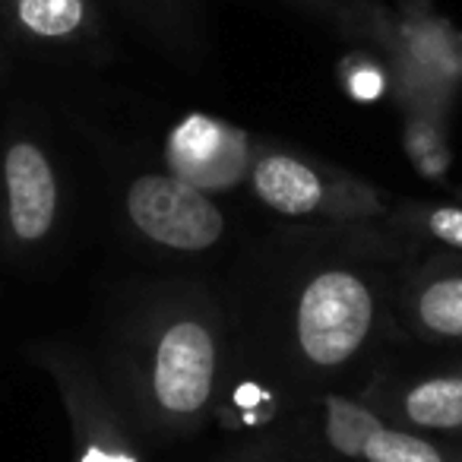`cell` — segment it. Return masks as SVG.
Wrapping results in <instances>:
<instances>
[{"instance_id":"6da1fadb","label":"cell","mask_w":462,"mask_h":462,"mask_svg":"<svg viewBox=\"0 0 462 462\" xmlns=\"http://www.w3.org/2000/svg\"><path fill=\"white\" fill-rule=\"evenodd\" d=\"M225 323L199 289L146 291L124 310L108 352L111 390L140 437L184 440L216 405Z\"/></svg>"},{"instance_id":"7a4b0ae2","label":"cell","mask_w":462,"mask_h":462,"mask_svg":"<svg viewBox=\"0 0 462 462\" xmlns=\"http://www.w3.org/2000/svg\"><path fill=\"white\" fill-rule=\"evenodd\" d=\"M386 279L358 257L314 263L291 289L285 310L289 355L310 377H336L361 365L386 323Z\"/></svg>"},{"instance_id":"3957f363","label":"cell","mask_w":462,"mask_h":462,"mask_svg":"<svg viewBox=\"0 0 462 462\" xmlns=\"http://www.w3.org/2000/svg\"><path fill=\"white\" fill-rule=\"evenodd\" d=\"M32 361L54 380L64 402L73 462H143L140 430L89 355L67 342H39Z\"/></svg>"},{"instance_id":"277c9868","label":"cell","mask_w":462,"mask_h":462,"mask_svg":"<svg viewBox=\"0 0 462 462\" xmlns=\"http://www.w3.org/2000/svg\"><path fill=\"white\" fill-rule=\"evenodd\" d=\"M254 197L266 209L289 218H333V222H367L386 216V193L352 174L320 168L285 149L254 152L247 171Z\"/></svg>"},{"instance_id":"5b68a950","label":"cell","mask_w":462,"mask_h":462,"mask_svg":"<svg viewBox=\"0 0 462 462\" xmlns=\"http://www.w3.org/2000/svg\"><path fill=\"white\" fill-rule=\"evenodd\" d=\"M124 216L143 241L171 254H203L225 238L218 203L171 171H143L127 184Z\"/></svg>"},{"instance_id":"8992f818","label":"cell","mask_w":462,"mask_h":462,"mask_svg":"<svg viewBox=\"0 0 462 462\" xmlns=\"http://www.w3.org/2000/svg\"><path fill=\"white\" fill-rule=\"evenodd\" d=\"M0 39L42 60L105 64L111 58L105 0H0Z\"/></svg>"},{"instance_id":"52a82bcc","label":"cell","mask_w":462,"mask_h":462,"mask_svg":"<svg viewBox=\"0 0 462 462\" xmlns=\"http://www.w3.org/2000/svg\"><path fill=\"white\" fill-rule=\"evenodd\" d=\"M60 174L35 136L0 146V238L10 251H35L58 231Z\"/></svg>"},{"instance_id":"ba28073f","label":"cell","mask_w":462,"mask_h":462,"mask_svg":"<svg viewBox=\"0 0 462 462\" xmlns=\"http://www.w3.org/2000/svg\"><path fill=\"white\" fill-rule=\"evenodd\" d=\"M165 162L168 171L187 184L199 190H218L247 178L254 152L245 130L218 117L190 115L168 134Z\"/></svg>"},{"instance_id":"9c48e42d","label":"cell","mask_w":462,"mask_h":462,"mask_svg":"<svg viewBox=\"0 0 462 462\" xmlns=\"http://www.w3.org/2000/svg\"><path fill=\"white\" fill-rule=\"evenodd\" d=\"M396 308L409 333L421 342H437V346L462 342V266L447 260L424 263L402 282Z\"/></svg>"},{"instance_id":"30bf717a","label":"cell","mask_w":462,"mask_h":462,"mask_svg":"<svg viewBox=\"0 0 462 462\" xmlns=\"http://www.w3.org/2000/svg\"><path fill=\"white\" fill-rule=\"evenodd\" d=\"M111 4L149 45L165 51L178 64L203 60L197 0H111Z\"/></svg>"},{"instance_id":"8fae6325","label":"cell","mask_w":462,"mask_h":462,"mask_svg":"<svg viewBox=\"0 0 462 462\" xmlns=\"http://www.w3.org/2000/svg\"><path fill=\"white\" fill-rule=\"evenodd\" d=\"M396 415L411 430L459 434L462 430V371L430 374L409 383L396 399Z\"/></svg>"},{"instance_id":"7c38bea8","label":"cell","mask_w":462,"mask_h":462,"mask_svg":"<svg viewBox=\"0 0 462 462\" xmlns=\"http://www.w3.org/2000/svg\"><path fill=\"white\" fill-rule=\"evenodd\" d=\"M298 7L310 10L336 32L355 42H374L383 51L396 54L402 42V26L393 20L390 10L380 0H291Z\"/></svg>"},{"instance_id":"4fadbf2b","label":"cell","mask_w":462,"mask_h":462,"mask_svg":"<svg viewBox=\"0 0 462 462\" xmlns=\"http://www.w3.org/2000/svg\"><path fill=\"white\" fill-rule=\"evenodd\" d=\"M320 415H323V440L329 443L336 456L342 459H361V449H365L367 437L374 434L377 428H383L386 418L377 415L371 405L358 402V399L348 396H323L320 399Z\"/></svg>"},{"instance_id":"5bb4252c","label":"cell","mask_w":462,"mask_h":462,"mask_svg":"<svg viewBox=\"0 0 462 462\" xmlns=\"http://www.w3.org/2000/svg\"><path fill=\"white\" fill-rule=\"evenodd\" d=\"M358 462H462V449L443 447L415 430L386 421L367 437Z\"/></svg>"},{"instance_id":"9a60e30c","label":"cell","mask_w":462,"mask_h":462,"mask_svg":"<svg viewBox=\"0 0 462 462\" xmlns=\"http://www.w3.org/2000/svg\"><path fill=\"white\" fill-rule=\"evenodd\" d=\"M399 222L409 225V231L437 241L447 251L462 254V206L459 203H437V206H415V209L399 212Z\"/></svg>"},{"instance_id":"2e32d148","label":"cell","mask_w":462,"mask_h":462,"mask_svg":"<svg viewBox=\"0 0 462 462\" xmlns=\"http://www.w3.org/2000/svg\"><path fill=\"white\" fill-rule=\"evenodd\" d=\"M453 70H456V79L462 83V35L459 32L453 35Z\"/></svg>"},{"instance_id":"e0dca14e","label":"cell","mask_w":462,"mask_h":462,"mask_svg":"<svg viewBox=\"0 0 462 462\" xmlns=\"http://www.w3.org/2000/svg\"><path fill=\"white\" fill-rule=\"evenodd\" d=\"M231 462H282V459L263 456V453H238V456H231Z\"/></svg>"},{"instance_id":"ac0fdd59","label":"cell","mask_w":462,"mask_h":462,"mask_svg":"<svg viewBox=\"0 0 462 462\" xmlns=\"http://www.w3.org/2000/svg\"><path fill=\"white\" fill-rule=\"evenodd\" d=\"M0 73H7V58L4 54H0Z\"/></svg>"}]
</instances>
